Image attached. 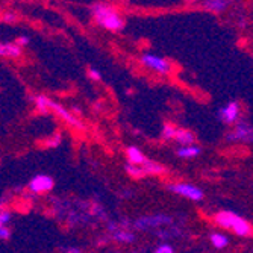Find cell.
<instances>
[{
	"instance_id": "6da1fadb",
	"label": "cell",
	"mask_w": 253,
	"mask_h": 253,
	"mask_svg": "<svg viewBox=\"0 0 253 253\" xmlns=\"http://www.w3.org/2000/svg\"><path fill=\"white\" fill-rule=\"evenodd\" d=\"M93 15L97 25L108 31H122L125 26L123 17L109 5L96 3L93 6Z\"/></svg>"
},
{
	"instance_id": "52a82bcc",
	"label": "cell",
	"mask_w": 253,
	"mask_h": 253,
	"mask_svg": "<svg viewBox=\"0 0 253 253\" xmlns=\"http://www.w3.org/2000/svg\"><path fill=\"white\" fill-rule=\"evenodd\" d=\"M55 182L50 176L47 174H38L35 176L31 183H29V190L34 193V194H42V193H47L53 188Z\"/></svg>"
},
{
	"instance_id": "cb8c5ba5",
	"label": "cell",
	"mask_w": 253,
	"mask_h": 253,
	"mask_svg": "<svg viewBox=\"0 0 253 253\" xmlns=\"http://www.w3.org/2000/svg\"><path fill=\"white\" fill-rule=\"evenodd\" d=\"M88 75H89L91 79H94V81H100V79H102V75L96 70V68H89V70H88Z\"/></svg>"
},
{
	"instance_id": "d4e9b609",
	"label": "cell",
	"mask_w": 253,
	"mask_h": 253,
	"mask_svg": "<svg viewBox=\"0 0 253 253\" xmlns=\"http://www.w3.org/2000/svg\"><path fill=\"white\" fill-rule=\"evenodd\" d=\"M59 143H61V135H55L50 141H47V146H50V147H56V146H59Z\"/></svg>"
},
{
	"instance_id": "5b68a950",
	"label": "cell",
	"mask_w": 253,
	"mask_h": 253,
	"mask_svg": "<svg viewBox=\"0 0 253 253\" xmlns=\"http://www.w3.org/2000/svg\"><path fill=\"white\" fill-rule=\"evenodd\" d=\"M141 62H143L146 67H149L150 70H155V72L163 73V75L169 73V72H170V68H171L169 61H166L164 58H161V56H158V55H152V53L143 55V56H141Z\"/></svg>"
},
{
	"instance_id": "ba28073f",
	"label": "cell",
	"mask_w": 253,
	"mask_h": 253,
	"mask_svg": "<svg viewBox=\"0 0 253 253\" xmlns=\"http://www.w3.org/2000/svg\"><path fill=\"white\" fill-rule=\"evenodd\" d=\"M171 223V218L169 215H149V217H143L138 218L135 221V227L136 229H149L153 226H159V224H167Z\"/></svg>"
},
{
	"instance_id": "5bb4252c",
	"label": "cell",
	"mask_w": 253,
	"mask_h": 253,
	"mask_svg": "<svg viewBox=\"0 0 253 253\" xmlns=\"http://www.w3.org/2000/svg\"><path fill=\"white\" fill-rule=\"evenodd\" d=\"M227 5L229 2H226V0H206V2H203V6L212 12H221L223 9H226Z\"/></svg>"
},
{
	"instance_id": "8fae6325",
	"label": "cell",
	"mask_w": 253,
	"mask_h": 253,
	"mask_svg": "<svg viewBox=\"0 0 253 253\" xmlns=\"http://www.w3.org/2000/svg\"><path fill=\"white\" fill-rule=\"evenodd\" d=\"M0 55L8 58H20L21 56V47L15 42H3L0 45Z\"/></svg>"
},
{
	"instance_id": "e0dca14e",
	"label": "cell",
	"mask_w": 253,
	"mask_h": 253,
	"mask_svg": "<svg viewBox=\"0 0 253 253\" xmlns=\"http://www.w3.org/2000/svg\"><path fill=\"white\" fill-rule=\"evenodd\" d=\"M211 243L215 249H224L227 244H229V240L227 237L221 235V234H212L211 235Z\"/></svg>"
},
{
	"instance_id": "8992f818",
	"label": "cell",
	"mask_w": 253,
	"mask_h": 253,
	"mask_svg": "<svg viewBox=\"0 0 253 253\" xmlns=\"http://www.w3.org/2000/svg\"><path fill=\"white\" fill-rule=\"evenodd\" d=\"M47 106H49V109H52L53 112H56L58 116H59L65 123H68V125L73 126V127H78V129H84V123H82L79 119H76L72 112H68L61 103H56V102H53V100L49 99Z\"/></svg>"
},
{
	"instance_id": "4316f807",
	"label": "cell",
	"mask_w": 253,
	"mask_h": 253,
	"mask_svg": "<svg viewBox=\"0 0 253 253\" xmlns=\"http://www.w3.org/2000/svg\"><path fill=\"white\" fill-rule=\"evenodd\" d=\"M14 20H15V15L14 14H5L3 15V21L5 23H14Z\"/></svg>"
},
{
	"instance_id": "7c38bea8",
	"label": "cell",
	"mask_w": 253,
	"mask_h": 253,
	"mask_svg": "<svg viewBox=\"0 0 253 253\" xmlns=\"http://www.w3.org/2000/svg\"><path fill=\"white\" fill-rule=\"evenodd\" d=\"M174 140H176L177 143L183 144V146H194L193 143H194L196 138H194V135H193L190 130H187V129H177Z\"/></svg>"
},
{
	"instance_id": "7a4b0ae2",
	"label": "cell",
	"mask_w": 253,
	"mask_h": 253,
	"mask_svg": "<svg viewBox=\"0 0 253 253\" xmlns=\"http://www.w3.org/2000/svg\"><path fill=\"white\" fill-rule=\"evenodd\" d=\"M215 223L220 227L224 229H231V231L240 237H249L252 234V226L247 220H244L243 217L237 215L235 212L231 211H221L215 215Z\"/></svg>"
},
{
	"instance_id": "44dd1931",
	"label": "cell",
	"mask_w": 253,
	"mask_h": 253,
	"mask_svg": "<svg viewBox=\"0 0 253 253\" xmlns=\"http://www.w3.org/2000/svg\"><path fill=\"white\" fill-rule=\"evenodd\" d=\"M9 220H11V212L2 210V212H0V226H6Z\"/></svg>"
},
{
	"instance_id": "9a60e30c",
	"label": "cell",
	"mask_w": 253,
	"mask_h": 253,
	"mask_svg": "<svg viewBox=\"0 0 253 253\" xmlns=\"http://www.w3.org/2000/svg\"><path fill=\"white\" fill-rule=\"evenodd\" d=\"M112 238L116 241H120V243H132L133 241V234L127 232V231H122V229H117V231L112 232Z\"/></svg>"
},
{
	"instance_id": "277c9868",
	"label": "cell",
	"mask_w": 253,
	"mask_h": 253,
	"mask_svg": "<svg viewBox=\"0 0 253 253\" xmlns=\"http://www.w3.org/2000/svg\"><path fill=\"white\" fill-rule=\"evenodd\" d=\"M169 190L171 193H176L179 196H183L187 197L190 200H202L203 199V191L194 185H191V183H171V185H169Z\"/></svg>"
},
{
	"instance_id": "30bf717a",
	"label": "cell",
	"mask_w": 253,
	"mask_h": 253,
	"mask_svg": "<svg viewBox=\"0 0 253 253\" xmlns=\"http://www.w3.org/2000/svg\"><path fill=\"white\" fill-rule=\"evenodd\" d=\"M126 156H127V161L129 164H133V166H144L147 163V158L143 155V152L135 147V146H130L126 149Z\"/></svg>"
},
{
	"instance_id": "4fadbf2b",
	"label": "cell",
	"mask_w": 253,
	"mask_h": 253,
	"mask_svg": "<svg viewBox=\"0 0 253 253\" xmlns=\"http://www.w3.org/2000/svg\"><path fill=\"white\" fill-rule=\"evenodd\" d=\"M200 147L199 146H183L180 149H177V156L179 158H185V159H190V158H196L200 155Z\"/></svg>"
},
{
	"instance_id": "603a6c76",
	"label": "cell",
	"mask_w": 253,
	"mask_h": 253,
	"mask_svg": "<svg viewBox=\"0 0 253 253\" xmlns=\"http://www.w3.org/2000/svg\"><path fill=\"white\" fill-rule=\"evenodd\" d=\"M9 235H11L9 229L6 226H0V238H2V240H8Z\"/></svg>"
},
{
	"instance_id": "ffe728a7",
	"label": "cell",
	"mask_w": 253,
	"mask_h": 253,
	"mask_svg": "<svg viewBox=\"0 0 253 253\" xmlns=\"http://www.w3.org/2000/svg\"><path fill=\"white\" fill-rule=\"evenodd\" d=\"M176 132H177V129L171 125H164V127H163V136L167 138V140L176 138Z\"/></svg>"
},
{
	"instance_id": "83f0119b",
	"label": "cell",
	"mask_w": 253,
	"mask_h": 253,
	"mask_svg": "<svg viewBox=\"0 0 253 253\" xmlns=\"http://www.w3.org/2000/svg\"><path fill=\"white\" fill-rule=\"evenodd\" d=\"M67 253H82V252L78 247H70V249H67Z\"/></svg>"
},
{
	"instance_id": "484cf974",
	"label": "cell",
	"mask_w": 253,
	"mask_h": 253,
	"mask_svg": "<svg viewBox=\"0 0 253 253\" xmlns=\"http://www.w3.org/2000/svg\"><path fill=\"white\" fill-rule=\"evenodd\" d=\"M29 37H26V35H23V37H20L18 40H17V44L18 45H28L29 44Z\"/></svg>"
},
{
	"instance_id": "7402d4cb",
	"label": "cell",
	"mask_w": 253,
	"mask_h": 253,
	"mask_svg": "<svg viewBox=\"0 0 253 253\" xmlns=\"http://www.w3.org/2000/svg\"><path fill=\"white\" fill-rule=\"evenodd\" d=\"M155 253H174V250H173V247L169 246V244H161V246L155 250Z\"/></svg>"
},
{
	"instance_id": "3957f363",
	"label": "cell",
	"mask_w": 253,
	"mask_h": 253,
	"mask_svg": "<svg viewBox=\"0 0 253 253\" xmlns=\"http://www.w3.org/2000/svg\"><path fill=\"white\" fill-rule=\"evenodd\" d=\"M226 140L232 143H253V126L240 122L231 133H227Z\"/></svg>"
},
{
	"instance_id": "ac0fdd59",
	"label": "cell",
	"mask_w": 253,
	"mask_h": 253,
	"mask_svg": "<svg viewBox=\"0 0 253 253\" xmlns=\"http://www.w3.org/2000/svg\"><path fill=\"white\" fill-rule=\"evenodd\" d=\"M126 171H127L130 176L136 177V179H140L141 176L146 174V171H144L143 167H136V166H133V164H127V166H126Z\"/></svg>"
},
{
	"instance_id": "9c48e42d",
	"label": "cell",
	"mask_w": 253,
	"mask_h": 253,
	"mask_svg": "<svg viewBox=\"0 0 253 253\" xmlns=\"http://www.w3.org/2000/svg\"><path fill=\"white\" fill-rule=\"evenodd\" d=\"M240 116V105L237 102H231L220 109V119L224 123H235Z\"/></svg>"
},
{
	"instance_id": "2e32d148",
	"label": "cell",
	"mask_w": 253,
	"mask_h": 253,
	"mask_svg": "<svg viewBox=\"0 0 253 253\" xmlns=\"http://www.w3.org/2000/svg\"><path fill=\"white\" fill-rule=\"evenodd\" d=\"M143 169L146 173H150V174H159L164 171V167L158 163H153V161H147V163L143 166Z\"/></svg>"
},
{
	"instance_id": "d6986e66",
	"label": "cell",
	"mask_w": 253,
	"mask_h": 253,
	"mask_svg": "<svg viewBox=\"0 0 253 253\" xmlns=\"http://www.w3.org/2000/svg\"><path fill=\"white\" fill-rule=\"evenodd\" d=\"M47 102H49V99L45 97V96H37V97H35V105H37V108H38L41 112H49Z\"/></svg>"
}]
</instances>
